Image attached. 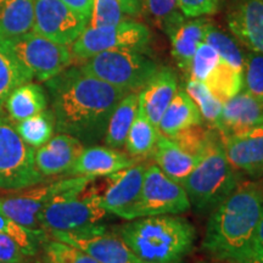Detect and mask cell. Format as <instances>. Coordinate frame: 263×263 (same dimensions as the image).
<instances>
[{
    "label": "cell",
    "mask_w": 263,
    "mask_h": 263,
    "mask_svg": "<svg viewBox=\"0 0 263 263\" xmlns=\"http://www.w3.org/2000/svg\"><path fill=\"white\" fill-rule=\"evenodd\" d=\"M45 83L55 130L77 138L84 145L104 139L115 107L129 93L84 73L81 67L65 68Z\"/></svg>",
    "instance_id": "6da1fadb"
},
{
    "label": "cell",
    "mask_w": 263,
    "mask_h": 263,
    "mask_svg": "<svg viewBox=\"0 0 263 263\" xmlns=\"http://www.w3.org/2000/svg\"><path fill=\"white\" fill-rule=\"evenodd\" d=\"M262 211L261 186L255 182L239 183L210 215L202 250L217 261H232L255 254V235Z\"/></svg>",
    "instance_id": "7a4b0ae2"
},
{
    "label": "cell",
    "mask_w": 263,
    "mask_h": 263,
    "mask_svg": "<svg viewBox=\"0 0 263 263\" xmlns=\"http://www.w3.org/2000/svg\"><path fill=\"white\" fill-rule=\"evenodd\" d=\"M117 233L144 263H184L196 238L192 223L176 215L132 219Z\"/></svg>",
    "instance_id": "3957f363"
},
{
    "label": "cell",
    "mask_w": 263,
    "mask_h": 263,
    "mask_svg": "<svg viewBox=\"0 0 263 263\" xmlns=\"http://www.w3.org/2000/svg\"><path fill=\"white\" fill-rule=\"evenodd\" d=\"M93 179L82 176L64 179L61 189L51 196L39 216L45 232H72L100 224L107 211L91 185Z\"/></svg>",
    "instance_id": "277c9868"
},
{
    "label": "cell",
    "mask_w": 263,
    "mask_h": 263,
    "mask_svg": "<svg viewBox=\"0 0 263 263\" xmlns=\"http://www.w3.org/2000/svg\"><path fill=\"white\" fill-rule=\"evenodd\" d=\"M238 184V174L230 167L222 138L213 127L195 168L182 184L190 207L199 213L212 212Z\"/></svg>",
    "instance_id": "5b68a950"
},
{
    "label": "cell",
    "mask_w": 263,
    "mask_h": 263,
    "mask_svg": "<svg viewBox=\"0 0 263 263\" xmlns=\"http://www.w3.org/2000/svg\"><path fill=\"white\" fill-rule=\"evenodd\" d=\"M81 70L127 91L141 90L159 70L155 61L139 50H108L87 59Z\"/></svg>",
    "instance_id": "8992f818"
},
{
    "label": "cell",
    "mask_w": 263,
    "mask_h": 263,
    "mask_svg": "<svg viewBox=\"0 0 263 263\" xmlns=\"http://www.w3.org/2000/svg\"><path fill=\"white\" fill-rule=\"evenodd\" d=\"M35 149L20 137L15 122L0 116V190L25 189L44 180L35 166Z\"/></svg>",
    "instance_id": "52a82bcc"
},
{
    "label": "cell",
    "mask_w": 263,
    "mask_h": 263,
    "mask_svg": "<svg viewBox=\"0 0 263 263\" xmlns=\"http://www.w3.org/2000/svg\"><path fill=\"white\" fill-rule=\"evenodd\" d=\"M151 41L149 28L143 24L123 21L115 26L89 27L72 43V57L87 60L99 52L108 50H139L143 51Z\"/></svg>",
    "instance_id": "ba28073f"
},
{
    "label": "cell",
    "mask_w": 263,
    "mask_h": 263,
    "mask_svg": "<svg viewBox=\"0 0 263 263\" xmlns=\"http://www.w3.org/2000/svg\"><path fill=\"white\" fill-rule=\"evenodd\" d=\"M22 67L31 74L32 80L47 82L67 68L72 62L68 45L58 44L35 32L9 41Z\"/></svg>",
    "instance_id": "9c48e42d"
},
{
    "label": "cell",
    "mask_w": 263,
    "mask_h": 263,
    "mask_svg": "<svg viewBox=\"0 0 263 263\" xmlns=\"http://www.w3.org/2000/svg\"><path fill=\"white\" fill-rule=\"evenodd\" d=\"M189 209L188 195L182 184L168 178L155 163L146 166L143 186L132 213V219L150 216L180 215Z\"/></svg>",
    "instance_id": "30bf717a"
},
{
    "label": "cell",
    "mask_w": 263,
    "mask_h": 263,
    "mask_svg": "<svg viewBox=\"0 0 263 263\" xmlns=\"http://www.w3.org/2000/svg\"><path fill=\"white\" fill-rule=\"evenodd\" d=\"M48 236L78 248L99 263H144L117 232L97 224L72 232H49Z\"/></svg>",
    "instance_id": "8fae6325"
},
{
    "label": "cell",
    "mask_w": 263,
    "mask_h": 263,
    "mask_svg": "<svg viewBox=\"0 0 263 263\" xmlns=\"http://www.w3.org/2000/svg\"><path fill=\"white\" fill-rule=\"evenodd\" d=\"M88 21L61 0H34L33 32L62 45H70L87 28Z\"/></svg>",
    "instance_id": "7c38bea8"
},
{
    "label": "cell",
    "mask_w": 263,
    "mask_h": 263,
    "mask_svg": "<svg viewBox=\"0 0 263 263\" xmlns=\"http://www.w3.org/2000/svg\"><path fill=\"white\" fill-rule=\"evenodd\" d=\"M145 170V164L134 163L133 166L105 176V189H95L100 195L101 206L107 213L132 221V213L139 199Z\"/></svg>",
    "instance_id": "4fadbf2b"
},
{
    "label": "cell",
    "mask_w": 263,
    "mask_h": 263,
    "mask_svg": "<svg viewBox=\"0 0 263 263\" xmlns=\"http://www.w3.org/2000/svg\"><path fill=\"white\" fill-rule=\"evenodd\" d=\"M62 184L64 179L42 182L28 188L15 190V194L0 195V211L29 230H44L39 222V216L51 196L61 189Z\"/></svg>",
    "instance_id": "5bb4252c"
},
{
    "label": "cell",
    "mask_w": 263,
    "mask_h": 263,
    "mask_svg": "<svg viewBox=\"0 0 263 263\" xmlns=\"http://www.w3.org/2000/svg\"><path fill=\"white\" fill-rule=\"evenodd\" d=\"M262 124L263 103L246 90H241L223 104L221 116L212 127L216 128L223 139Z\"/></svg>",
    "instance_id": "9a60e30c"
},
{
    "label": "cell",
    "mask_w": 263,
    "mask_h": 263,
    "mask_svg": "<svg viewBox=\"0 0 263 263\" xmlns=\"http://www.w3.org/2000/svg\"><path fill=\"white\" fill-rule=\"evenodd\" d=\"M227 160L236 173L263 174V124L222 139Z\"/></svg>",
    "instance_id": "2e32d148"
},
{
    "label": "cell",
    "mask_w": 263,
    "mask_h": 263,
    "mask_svg": "<svg viewBox=\"0 0 263 263\" xmlns=\"http://www.w3.org/2000/svg\"><path fill=\"white\" fill-rule=\"evenodd\" d=\"M84 147L77 138L59 133L35 151V166L44 177L68 173Z\"/></svg>",
    "instance_id": "e0dca14e"
},
{
    "label": "cell",
    "mask_w": 263,
    "mask_h": 263,
    "mask_svg": "<svg viewBox=\"0 0 263 263\" xmlns=\"http://www.w3.org/2000/svg\"><path fill=\"white\" fill-rule=\"evenodd\" d=\"M137 161L130 155L108 146L84 147L68 174L82 177H105L133 166Z\"/></svg>",
    "instance_id": "ac0fdd59"
},
{
    "label": "cell",
    "mask_w": 263,
    "mask_h": 263,
    "mask_svg": "<svg viewBox=\"0 0 263 263\" xmlns=\"http://www.w3.org/2000/svg\"><path fill=\"white\" fill-rule=\"evenodd\" d=\"M228 26L250 50L263 54V0H238L228 16Z\"/></svg>",
    "instance_id": "d6986e66"
},
{
    "label": "cell",
    "mask_w": 263,
    "mask_h": 263,
    "mask_svg": "<svg viewBox=\"0 0 263 263\" xmlns=\"http://www.w3.org/2000/svg\"><path fill=\"white\" fill-rule=\"evenodd\" d=\"M178 90L177 76L171 68H159L145 87L139 91V104L154 126H159L161 117L176 91Z\"/></svg>",
    "instance_id": "ffe728a7"
},
{
    "label": "cell",
    "mask_w": 263,
    "mask_h": 263,
    "mask_svg": "<svg viewBox=\"0 0 263 263\" xmlns=\"http://www.w3.org/2000/svg\"><path fill=\"white\" fill-rule=\"evenodd\" d=\"M155 164L168 178L183 184L195 168L199 157L186 153L172 138L159 134L153 151Z\"/></svg>",
    "instance_id": "44dd1931"
},
{
    "label": "cell",
    "mask_w": 263,
    "mask_h": 263,
    "mask_svg": "<svg viewBox=\"0 0 263 263\" xmlns=\"http://www.w3.org/2000/svg\"><path fill=\"white\" fill-rule=\"evenodd\" d=\"M210 25L205 18L196 17L182 21L168 34L172 42V55L184 73H189L194 54L199 45L205 42V34Z\"/></svg>",
    "instance_id": "7402d4cb"
},
{
    "label": "cell",
    "mask_w": 263,
    "mask_h": 263,
    "mask_svg": "<svg viewBox=\"0 0 263 263\" xmlns=\"http://www.w3.org/2000/svg\"><path fill=\"white\" fill-rule=\"evenodd\" d=\"M202 123V115L192 98L185 90L178 89L161 117L157 129L163 136L172 138L185 128Z\"/></svg>",
    "instance_id": "603a6c76"
},
{
    "label": "cell",
    "mask_w": 263,
    "mask_h": 263,
    "mask_svg": "<svg viewBox=\"0 0 263 263\" xmlns=\"http://www.w3.org/2000/svg\"><path fill=\"white\" fill-rule=\"evenodd\" d=\"M34 0H0V37L12 41L33 31Z\"/></svg>",
    "instance_id": "cb8c5ba5"
},
{
    "label": "cell",
    "mask_w": 263,
    "mask_h": 263,
    "mask_svg": "<svg viewBox=\"0 0 263 263\" xmlns=\"http://www.w3.org/2000/svg\"><path fill=\"white\" fill-rule=\"evenodd\" d=\"M47 94L37 83L21 84L9 95L5 103L9 118L14 122H21L27 118L47 110Z\"/></svg>",
    "instance_id": "d4e9b609"
},
{
    "label": "cell",
    "mask_w": 263,
    "mask_h": 263,
    "mask_svg": "<svg viewBox=\"0 0 263 263\" xmlns=\"http://www.w3.org/2000/svg\"><path fill=\"white\" fill-rule=\"evenodd\" d=\"M138 106H139V93L137 91L128 93L118 103L108 120L103 139L105 145L112 149H120L124 146L128 132L136 118Z\"/></svg>",
    "instance_id": "484cf974"
},
{
    "label": "cell",
    "mask_w": 263,
    "mask_h": 263,
    "mask_svg": "<svg viewBox=\"0 0 263 263\" xmlns=\"http://www.w3.org/2000/svg\"><path fill=\"white\" fill-rule=\"evenodd\" d=\"M31 81V74L20 64L8 39L0 37V114L9 95L21 84Z\"/></svg>",
    "instance_id": "4316f807"
},
{
    "label": "cell",
    "mask_w": 263,
    "mask_h": 263,
    "mask_svg": "<svg viewBox=\"0 0 263 263\" xmlns=\"http://www.w3.org/2000/svg\"><path fill=\"white\" fill-rule=\"evenodd\" d=\"M160 132L147 118L143 107L138 106V111L124 143L127 153L130 156L140 157L151 154L159 138Z\"/></svg>",
    "instance_id": "83f0119b"
},
{
    "label": "cell",
    "mask_w": 263,
    "mask_h": 263,
    "mask_svg": "<svg viewBox=\"0 0 263 263\" xmlns=\"http://www.w3.org/2000/svg\"><path fill=\"white\" fill-rule=\"evenodd\" d=\"M203 84L209 88L213 97L224 104L227 100L242 90L244 76L241 71L236 70L221 59L219 64L206 78Z\"/></svg>",
    "instance_id": "f1b7e54d"
},
{
    "label": "cell",
    "mask_w": 263,
    "mask_h": 263,
    "mask_svg": "<svg viewBox=\"0 0 263 263\" xmlns=\"http://www.w3.org/2000/svg\"><path fill=\"white\" fill-rule=\"evenodd\" d=\"M15 127L20 137L28 145L35 149V147L44 145L54 134V115H52L51 110H44L35 116L27 118V120L15 122Z\"/></svg>",
    "instance_id": "f546056e"
},
{
    "label": "cell",
    "mask_w": 263,
    "mask_h": 263,
    "mask_svg": "<svg viewBox=\"0 0 263 263\" xmlns=\"http://www.w3.org/2000/svg\"><path fill=\"white\" fill-rule=\"evenodd\" d=\"M0 233L14 240L27 257L37 254L38 246L43 244L48 236V233L45 230H41V232L29 230L18 224L14 219L9 218L2 211H0Z\"/></svg>",
    "instance_id": "4dcf8cb0"
},
{
    "label": "cell",
    "mask_w": 263,
    "mask_h": 263,
    "mask_svg": "<svg viewBox=\"0 0 263 263\" xmlns=\"http://www.w3.org/2000/svg\"><path fill=\"white\" fill-rule=\"evenodd\" d=\"M41 263H99L78 248L60 240H45L42 244Z\"/></svg>",
    "instance_id": "1f68e13d"
},
{
    "label": "cell",
    "mask_w": 263,
    "mask_h": 263,
    "mask_svg": "<svg viewBox=\"0 0 263 263\" xmlns=\"http://www.w3.org/2000/svg\"><path fill=\"white\" fill-rule=\"evenodd\" d=\"M205 42L215 48L223 61L228 62L230 66L242 72L244 70V54L240 50L239 45L236 44L234 39L230 38L221 29L210 25L205 34Z\"/></svg>",
    "instance_id": "d6a6232c"
},
{
    "label": "cell",
    "mask_w": 263,
    "mask_h": 263,
    "mask_svg": "<svg viewBox=\"0 0 263 263\" xmlns=\"http://www.w3.org/2000/svg\"><path fill=\"white\" fill-rule=\"evenodd\" d=\"M184 90L186 91V94L195 103L197 108H199L200 112L202 115L203 120H206L211 126H215V123L222 112L223 104L221 101L213 97L211 91L209 90V88L202 82L188 80Z\"/></svg>",
    "instance_id": "836d02e7"
},
{
    "label": "cell",
    "mask_w": 263,
    "mask_h": 263,
    "mask_svg": "<svg viewBox=\"0 0 263 263\" xmlns=\"http://www.w3.org/2000/svg\"><path fill=\"white\" fill-rule=\"evenodd\" d=\"M244 88L249 94L263 103V54L248 51L244 55Z\"/></svg>",
    "instance_id": "e575fe53"
},
{
    "label": "cell",
    "mask_w": 263,
    "mask_h": 263,
    "mask_svg": "<svg viewBox=\"0 0 263 263\" xmlns=\"http://www.w3.org/2000/svg\"><path fill=\"white\" fill-rule=\"evenodd\" d=\"M144 4L167 34H170L185 17L180 11L177 0H144Z\"/></svg>",
    "instance_id": "d590c367"
},
{
    "label": "cell",
    "mask_w": 263,
    "mask_h": 263,
    "mask_svg": "<svg viewBox=\"0 0 263 263\" xmlns=\"http://www.w3.org/2000/svg\"><path fill=\"white\" fill-rule=\"evenodd\" d=\"M221 61V57L209 43L202 42L194 54L189 70V80L205 82Z\"/></svg>",
    "instance_id": "8d00e7d4"
},
{
    "label": "cell",
    "mask_w": 263,
    "mask_h": 263,
    "mask_svg": "<svg viewBox=\"0 0 263 263\" xmlns=\"http://www.w3.org/2000/svg\"><path fill=\"white\" fill-rule=\"evenodd\" d=\"M126 15L123 8L117 0H94L88 26L89 27L115 26L123 22Z\"/></svg>",
    "instance_id": "74e56055"
},
{
    "label": "cell",
    "mask_w": 263,
    "mask_h": 263,
    "mask_svg": "<svg viewBox=\"0 0 263 263\" xmlns=\"http://www.w3.org/2000/svg\"><path fill=\"white\" fill-rule=\"evenodd\" d=\"M212 130L213 129L203 128L202 124H196V126L188 127L178 132L176 136L172 137V139L186 153L200 157L203 149H205L207 141L211 137Z\"/></svg>",
    "instance_id": "f35d334b"
},
{
    "label": "cell",
    "mask_w": 263,
    "mask_h": 263,
    "mask_svg": "<svg viewBox=\"0 0 263 263\" xmlns=\"http://www.w3.org/2000/svg\"><path fill=\"white\" fill-rule=\"evenodd\" d=\"M179 9L185 17L196 18L211 15L218 9L221 0H177Z\"/></svg>",
    "instance_id": "ab89813d"
},
{
    "label": "cell",
    "mask_w": 263,
    "mask_h": 263,
    "mask_svg": "<svg viewBox=\"0 0 263 263\" xmlns=\"http://www.w3.org/2000/svg\"><path fill=\"white\" fill-rule=\"evenodd\" d=\"M25 252L10 236L0 233V261L4 263H25Z\"/></svg>",
    "instance_id": "60d3db41"
},
{
    "label": "cell",
    "mask_w": 263,
    "mask_h": 263,
    "mask_svg": "<svg viewBox=\"0 0 263 263\" xmlns=\"http://www.w3.org/2000/svg\"><path fill=\"white\" fill-rule=\"evenodd\" d=\"M61 2L89 22L94 0H61Z\"/></svg>",
    "instance_id": "b9f144b4"
},
{
    "label": "cell",
    "mask_w": 263,
    "mask_h": 263,
    "mask_svg": "<svg viewBox=\"0 0 263 263\" xmlns=\"http://www.w3.org/2000/svg\"><path fill=\"white\" fill-rule=\"evenodd\" d=\"M127 15H138L143 9L144 0H117Z\"/></svg>",
    "instance_id": "7bdbcfd3"
},
{
    "label": "cell",
    "mask_w": 263,
    "mask_h": 263,
    "mask_svg": "<svg viewBox=\"0 0 263 263\" xmlns=\"http://www.w3.org/2000/svg\"><path fill=\"white\" fill-rule=\"evenodd\" d=\"M254 249H255L256 254L261 256V257H263V211H262L261 219H259L257 230H256Z\"/></svg>",
    "instance_id": "ee69618b"
},
{
    "label": "cell",
    "mask_w": 263,
    "mask_h": 263,
    "mask_svg": "<svg viewBox=\"0 0 263 263\" xmlns=\"http://www.w3.org/2000/svg\"><path fill=\"white\" fill-rule=\"evenodd\" d=\"M222 263H263V257L255 254L246 256V257L238 258V259H232V261H221Z\"/></svg>",
    "instance_id": "f6af8a7d"
},
{
    "label": "cell",
    "mask_w": 263,
    "mask_h": 263,
    "mask_svg": "<svg viewBox=\"0 0 263 263\" xmlns=\"http://www.w3.org/2000/svg\"><path fill=\"white\" fill-rule=\"evenodd\" d=\"M200 263H222L221 261H216V262H200Z\"/></svg>",
    "instance_id": "bcb514c9"
},
{
    "label": "cell",
    "mask_w": 263,
    "mask_h": 263,
    "mask_svg": "<svg viewBox=\"0 0 263 263\" xmlns=\"http://www.w3.org/2000/svg\"><path fill=\"white\" fill-rule=\"evenodd\" d=\"M31 263H41V262H31Z\"/></svg>",
    "instance_id": "7dc6e473"
},
{
    "label": "cell",
    "mask_w": 263,
    "mask_h": 263,
    "mask_svg": "<svg viewBox=\"0 0 263 263\" xmlns=\"http://www.w3.org/2000/svg\"><path fill=\"white\" fill-rule=\"evenodd\" d=\"M0 263H4V262H2V261H0Z\"/></svg>",
    "instance_id": "c3c4849f"
}]
</instances>
